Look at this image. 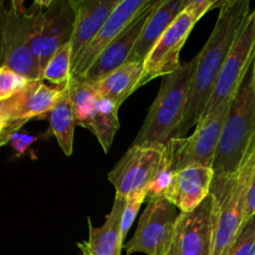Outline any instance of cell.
I'll use <instances>...</instances> for the list:
<instances>
[{"label": "cell", "mask_w": 255, "mask_h": 255, "mask_svg": "<svg viewBox=\"0 0 255 255\" xmlns=\"http://www.w3.org/2000/svg\"><path fill=\"white\" fill-rule=\"evenodd\" d=\"M248 0H224L219 4L216 26L203 49L192 75L183 119L173 138H184L197 126L207 109L222 66L233 46L244 21L251 14Z\"/></svg>", "instance_id": "6da1fadb"}, {"label": "cell", "mask_w": 255, "mask_h": 255, "mask_svg": "<svg viewBox=\"0 0 255 255\" xmlns=\"http://www.w3.org/2000/svg\"><path fill=\"white\" fill-rule=\"evenodd\" d=\"M252 66L247 70L229 105L213 162L214 179L224 181L238 173L255 137V89Z\"/></svg>", "instance_id": "7a4b0ae2"}, {"label": "cell", "mask_w": 255, "mask_h": 255, "mask_svg": "<svg viewBox=\"0 0 255 255\" xmlns=\"http://www.w3.org/2000/svg\"><path fill=\"white\" fill-rule=\"evenodd\" d=\"M198 60L199 55H196L178 70L162 77L158 95L149 107L133 146L167 144L173 138L183 119L189 82Z\"/></svg>", "instance_id": "3957f363"}, {"label": "cell", "mask_w": 255, "mask_h": 255, "mask_svg": "<svg viewBox=\"0 0 255 255\" xmlns=\"http://www.w3.org/2000/svg\"><path fill=\"white\" fill-rule=\"evenodd\" d=\"M31 35V7L22 1L0 0V67H10L29 80H42L30 45Z\"/></svg>", "instance_id": "277c9868"}, {"label": "cell", "mask_w": 255, "mask_h": 255, "mask_svg": "<svg viewBox=\"0 0 255 255\" xmlns=\"http://www.w3.org/2000/svg\"><path fill=\"white\" fill-rule=\"evenodd\" d=\"M31 50L41 72L55 52L71 41L75 26L72 0H47L31 4Z\"/></svg>", "instance_id": "5b68a950"}, {"label": "cell", "mask_w": 255, "mask_h": 255, "mask_svg": "<svg viewBox=\"0 0 255 255\" xmlns=\"http://www.w3.org/2000/svg\"><path fill=\"white\" fill-rule=\"evenodd\" d=\"M231 101L223 102L213 112L202 117L188 137L171 139L166 144L173 172L189 166L213 167Z\"/></svg>", "instance_id": "8992f818"}, {"label": "cell", "mask_w": 255, "mask_h": 255, "mask_svg": "<svg viewBox=\"0 0 255 255\" xmlns=\"http://www.w3.org/2000/svg\"><path fill=\"white\" fill-rule=\"evenodd\" d=\"M181 212L164 197L147 199L134 236L124 244L127 255H167Z\"/></svg>", "instance_id": "52a82bcc"}, {"label": "cell", "mask_w": 255, "mask_h": 255, "mask_svg": "<svg viewBox=\"0 0 255 255\" xmlns=\"http://www.w3.org/2000/svg\"><path fill=\"white\" fill-rule=\"evenodd\" d=\"M166 156V144H132L112 168L107 179L115 187L117 196L127 198L134 192L147 189Z\"/></svg>", "instance_id": "ba28073f"}, {"label": "cell", "mask_w": 255, "mask_h": 255, "mask_svg": "<svg viewBox=\"0 0 255 255\" xmlns=\"http://www.w3.org/2000/svg\"><path fill=\"white\" fill-rule=\"evenodd\" d=\"M202 17L189 6V1L186 9L176 17L168 29L162 34L143 62L139 87L144 86L157 77H163L172 74L181 67L179 55L184 44L188 40L194 25Z\"/></svg>", "instance_id": "9c48e42d"}, {"label": "cell", "mask_w": 255, "mask_h": 255, "mask_svg": "<svg viewBox=\"0 0 255 255\" xmlns=\"http://www.w3.org/2000/svg\"><path fill=\"white\" fill-rule=\"evenodd\" d=\"M255 54V19L253 12L244 21L233 46L222 66L213 94L203 116L213 112L219 105L233 99L247 70L253 62ZM202 116V117H203Z\"/></svg>", "instance_id": "30bf717a"}, {"label": "cell", "mask_w": 255, "mask_h": 255, "mask_svg": "<svg viewBox=\"0 0 255 255\" xmlns=\"http://www.w3.org/2000/svg\"><path fill=\"white\" fill-rule=\"evenodd\" d=\"M149 1L151 0H121L96 37L74 61L71 79H80L84 76L106 47L121 35V32L133 21L134 17L149 4Z\"/></svg>", "instance_id": "8fae6325"}, {"label": "cell", "mask_w": 255, "mask_h": 255, "mask_svg": "<svg viewBox=\"0 0 255 255\" xmlns=\"http://www.w3.org/2000/svg\"><path fill=\"white\" fill-rule=\"evenodd\" d=\"M158 1L159 0H151L149 4L134 17L133 21L121 32V35L106 47V50L100 55L94 65L87 70L86 74L80 79L90 84H95L126 64L147 20L151 16Z\"/></svg>", "instance_id": "7c38bea8"}, {"label": "cell", "mask_w": 255, "mask_h": 255, "mask_svg": "<svg viewBox=\"0 0 255 255\" xmlns=\"http://www.w3.org/2000/svg\"><path fill=\"white\" fill-rule=\"evenodd\" d=\"M214 172L211 167L189 166L174 172L173 182L164 198L179 209L188 213L198 208L209 197Z\"/></svg>", "instance_id": "4fadbf2b"}, {"label": "cell", "mask_w": 255, "mask_h": 255, "mask_svg": "<svg viewBox=\"0 0 255 255\" xmlns=\"http://www.w3.org/2000/svg\"><path fill=\"white\" fill-rule=\"evenodd\" d=\"M66 90L65 86H49L42 80H31L22 91L7 101V119L25 121L50 114Z\"/></svg>", "instance_id": "5bb4252c"}, {"label": "cell", "mask_w": 255, "mask_h": 255, "mask_svg": "<svg viewBox=\"0 0 255 255\" xmlns=\"http://www.w3.org/2000/svg\"><path fill=\"white\" fill-rule=\"evenodd\" d=\"M121 0H72L75 9V26L72 32V64L96 37Z\"/></svg>", "instance_id": "9a60e30c"}, {"label": "cell", "mask_w": 255, "mask_h": 255, "mask_svg": "<svg viewBox=\"0 0 255 255\" xmlns=\"http://www.w3.org/2000/svg\"><path fill=\"white\" fill-rule=\"evenodd\" d=\"M127 198L115 196L114 204L106 216V221L101 227L92 226L90 218L89 223V241L77 243L81 252L91 255H121L124 241L121 237V221L125 204Z\"/></svg>", "instance_id": "2e32d148"}, {"label": "cell", "mask_w": 255, "mask_h": 255, "mask_svg": "<svg viewBox=\"0 0 255 255\" xmlns=\"http://www.w3.org/2000/svg\"><path fill=\"white\" fill-rule=\"evenodd\" d=\"M189 0H159L157 6L147 20L127 62H142L156 45L159 37L186 9Z\"/></svg>", "instance_id": "e0dca14e"}, {"label": "cell", "mask_w": 255, "mask_h": 255, "mask_svg": "<svg viewBox=\"0 0 255 255\" xmlns=\"http://www.w3.org/2000/svg\"><path fill=\"white\" fill-rule=\"evenodd\" d=\"M142 74V62H126L102 80L92 84V86L99 96L111 100L120 107L127 97L139 89Z\"/></svg>", "instance_id": "ac0fdd59"}, {"label": "cell", "mask_w": 255, "mask_h": 255, "mask_svg": "<svg viewBox=\"0 0 255 255\" xmlns=\"http://www.w3.org/2000/svg\"><path fill=\"white\" fill-rule=\"evenodd\" d=\"M119 109L111 100L99 96L94 114L85 125V128L95 134L105 153H109L120 128Z\"/></svg>", "instance_id": "d6986e66"}, {"label": "cell", "mask_w": 255, "mask_h": 255, "mask_svg": "<svg viewBox=\"0 0 255 255\" xmlns=\"http://www.w3.org/2000/svg\"><path fill=\"white\" fill-rule=\"evenodd\" d=\"M50 129L56 138L57 144L62 149L65 156L70 157L74 149V134L76 119L74 106L69 95V86L66 85L64 95L59 100L51 112L49 114Z\"/></svg>", "instance_id": "ffe728a7"}, {"label": "cell", "mask_w": 255, "mask_h": 255, "mask_svg": "<svg viewBox=\"0 0 255 255\" xmlns=\"http://www.w3.org/2000/svg\"><path fill=\"white\" fill-rule=\"evenodd\" d=\"M67 86H69L70 99L74 106L76 125L85 127L94 114L99 94L94 89L92 84L81 79H70Z\"/></svg>", "instance_id": "44dd1931"}, {"label": "cell", "mask_w": 255, "mask_h": 255, "mask_svg": "<svg viewBox=\"0 0 255 255\" xmlns=\"http://www.w3.org/2000/svg\"><path fill=\"white\" fill-rule=\"evenodd\" d=\"M72 54L71 45L66 44L60 47L54 56L49 60L42 71V81L47 80L55 86H65L71 79Z\"/></svg>", "instance_id": "7402d4cb"}, {"label": "cell", "mask_w": 255, "mask_h": 255, "mask_svg": "<svg viewBox=\"0 0 255 255\" xmlns=\"http://www.w3.org/2000/svg\"><path fill=\"white\" fill-rule=\"evenodd\" d=\"M224 255H255V216L244 222Z\"/></svg>", "instance_id": "603a6c76"}, {"label": "cell", "mask_w": 255, "mask_h": 255, "mask_svg": "<svg viewBox=\"0 0 255 255\" xmlns=\"http://www.w3.org/2000/svg\"><path fill=\"white\" fill-rule=\"evenodd\" d=\"M31 80L6 66L0 67V101H6L27 86Z\"/></svg>", "instance_id": "cb8c5ba5"}, {"label": "cell", "mask_w": 255, "mask_h": 255, "mask_svg": "<svg viewBox=\"0 0 255 255\" xmlns=\"http://www.w3.org/2000/svg\"><path fill=\"white\" fill-rule=\"evenodd\" d=\"M147 196H148V192H147V189H143V191L134 192L131 196L127 197L121 221V237L124 242L126 239L127 233L131 229L132 224H133L134 219H136L137 214H138L139 209H141L142 204L147 201Z\"/></svg>", "instance_id": "d4e9b609"}, {"label": "cell", "mask_w": 255, "mask_h": 255, "mask_svg": "<svg viewBox=\"0 0 255 255\" xmlns=\"http://www.w3.org/2000/svg\"><path fill=\"white\" fill-rule=\"evenodd\" d=\"M37 139H39L37 136H30V134H24L16 132V133L12 134L11 138H10V144H11L12 148H14L16 156L20 157L22 156V154L29 149V147L31 146L32 143H35Z\"/></svg>", "instance_id": "484cf974"}, {"label": "cell", "mask_w": 255, "mask_h": 255, "mask_svg": "<svg viewBox=\"0 0 255 255\" xmlns=\"http://www.w3.org/2000/svg\"><path fill=\"white\" fill-rule=\"evenodd\" d=\"M25 124V121L11 122L5 117H0V141L5 137H10L16 133L17 129Z\"/></svg>", "instance_id": "4316f807"}, {"label": "cell", "mask_w": 255, "mask_h": 255, "mask_svg": "<svg viewBox=\"0 0 255 255\" xmlns=\"http://www.w3.org/2000/svg\"><path fill=\"white\" fill-rule=\"evenodd\" d=\"M255 216V173L252 178L251 184L247 194V206H246V222L249 218Z\"/></svg>", "instance_id": "83f0119b"}, {"label": "cell", "mask_w": 255, "mask_h": 255, "mask_svg": "<svg viewBox=\"0 0 255 255\" xmlns=\"http://www.w3.org/2000/svg\"><path fill=\"white\" fill-rule=\"evenodd\" d=\"M0 117L7 119V101H0Z\"/></svg>", "instance_id": "f1b7e54d"}, {"label": "cell", "mask_w": 255, "mask_h": 255, "mask_svg": "<svg viewBox=\"0 0 255 255\" xmlns=\"http://www.w3.org/2000/svg\"><path fill=\"white\" fill-rule=\"evenodd\" d=\"M252 81H253L254 89H255V54L253 59V66H252Z\"/></svg>", "instance_id": "f546056e"}, {"label": "cell", "mask_w": 255, "mask_h": 255, "mask_svg": "<svg viewBox=\"0 0 255 255\" xmlns=\"http://www.w3.org/2000/svg\"><path fill=\"white\" fill-rule=\"evenodd\" d=\"M10 138H11V136H10V137H5V138H2L1 141H0V147L4 146V144H6V143H10Z\"/></svg>", "instance_id": "4dcf8cb0"}, {"label": "cell", "mask_w": 255, "mask_h": 255, "mask_svg": "<svg viewBox=\"0 0 255 255\" xmlns=\"http://www.w3.org/2000/svg\"><path fill=\"white\" fill-rule=\"evenodd\" d=\"M169 255V254H167ZM177 255H202V254H177Z\"/></svg>", "instance_id": "1f68e13d"}, {"label": "cell", "mask_w": 255, "mask_h": 255, "mask_svg": "<svg viewBox=\"0 0 255 255\" xmlns=\"http://www.w3.org/2000/svg\"><path fill=\"white\" fill-rule=\"evenodd\" d=\"M82 254H84V255H91V254H89V253H86V252H82Z\"/></svg>", "instance_id": "d6a6232c"}, {"label": "cell", "mask_w": 255, "mask_h": 255, "mask_svg": "<svg viewBox=\"0 0 255 255\" xmlns=\"http://www.w3.org/2000/svg\"><path fill=\"white\" fill-rule=\"evenodd\" d=\"M252 12H253V15H254V19H255V9H254L253 11H252Z\"/></svg>", "instance_id": "836d02e7"}]
</instances>
